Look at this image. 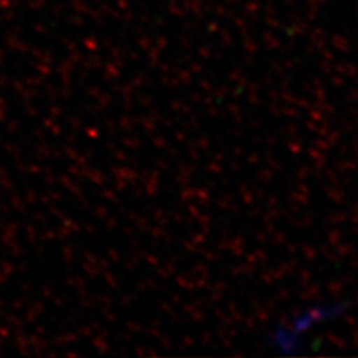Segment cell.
Here are the masks:
<instances>
[{"label":"cell","mask_w":358,"mask_h":358,"mask_svg":"<svg viewBox=\"0 0 358 358\" xmlns=\"http://www.w3.org/2000/svg\"><path fill=\"white\" fill-rule=\"evenodd\" d=\"M345 302L337 301L303 307L268 332L267 345L279 355H299L303 352L307 340L315 334V330L340 319L345 312Z\"/></svg>","instance_id":"cell-1"}]
</instances>
